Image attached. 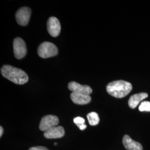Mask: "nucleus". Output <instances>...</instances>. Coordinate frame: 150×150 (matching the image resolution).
<instances>
[{
  "mask_svg": "<svg viewBox=\"0 0 150 150\" xmlns=\"http://www.w3.org/2000/svg\"><path fill=\"white\" fill-rule=\"evenodd\" d=\"M38 56L43 59L54 57L58 54V49L54 43L44 42L40 45L38 50Z\"/></svg>",
  "mask_w": 150,
  "mask_h": 150,
  "instance_id": "nucleus-3",
  "label": "nucleus"
},
{
  "mask_svg": "<svg viewBox=\"0 0 150 150\" xmlns=\"http://www.w3.org/2000/svg\"><path fill=\"white\" fill-rule=\"evenodd\" d=\"M28 150H49L43 146H36L30 148Z\"/></svg>",
  "mask_w": 150,
  "mask_h": 150,
  "instance_id": "nucleus-16",
  "label": "nucleus"
},
{
  "mask_svg": "<svg viewBox=\"0 0 150 150\" xmlns=\"http://www.w3.org/2000/svg\"><path fill=\"white\" fill-rule=\"evenodd\" d=\"M74 122L78 127H79L81 125L85 124V120H84V118H83L82 117H77L74 119Z\"/></svg>",
  "mask_w": 150,
  "mask_h": 150,
  "instance_id": "nucleus-15",
  "label": "nucleus"
},
{
  "mask_svg": "<svg viewBox=\"0 0 150 150\" xmlns=\"http://www.w3.org/2000/svg\"><path fill=\"white\" fill-rule=\"evenodd\" d=\"M139 111L141 112H150V102L149 101H144L142 102L139 106Z\"/></svg>",
  "mask_w": 150,
  "mask_h": 150,
  "instance_id": "nucleus-14",
  "label": "nucleus"
},
{
  "mask_svg": "<svg viewBox=\"0 0 150 150\" xmlns=\"http://www.w3.org/2000/svg\"><path fill=\"white\" fill-rule=\"evenodd\" d=\"M47 27L48 33L51 36L56 38L59 35L61 27L59 20L56 17H51L49 18Z\"/></svg>",
  "mask_w": 150,
  "mask_h": 150,
  "instance_id": "nucleus-7",
  "label": "nucleus"
},
{
  "mask_svg": "<svg viewBox=\"0 0 150 150\" xmlns=\"http://www.w3.org/2000/svg\"><path fill=\"white\" fill-rule=\"evenodd\" d=\"M31 14V8L27 7H23L20 8L16 13V21L20 25L26 26L29 22Z\"/></svg>",
  "mask_w": 150,
  "mask_h": 150,
  "instance_id": "nucleus-5",
  "label": "nucleus"
},
{
  "mask_svg": "<svg viewBox=\"0 0 150 150\" xmlns=\"http://www.w3.org/2000/svg\"><path fill=\"white\" fill-rule=\"evenodd\" d=\"M132 89L131 83L125 81H115L107 85L106 90L110 95L116 98L127 96Z\"/></svg>",
  "mask_w": 150,
  "mask_h": 150,
  "instance_id": "nucleus-2",
  "label": "nucleus"
},
{
  "mask_svg": "<svg viewBox=\"0 0 150 150\" xmlns=\"http://www.w3.org/2000/svg\"><path fill=\"white\" fill-rule=\"evenodd\" d=\"M54 145H55V146H56V145H57V143L54 142Z\"/></svg>",
  "mask_w": 150,
  "mask_h": 150,
  "instance_id": "nucleus-19",
  "label": "nucleus"
},
{
  "mask_svg": "<svg viewBox=\"0 0 150 150\" xmlns=\"http://www.w3.org/2000/svg\"><path fill=\"white\" fill-rule=\"evenodd\" d=\"M87 117L88 119V122L91 126H96L99 123L100 118L97 113L95 112L89 113L87 115Z\"/></svg>",
  "mask_w": 150,
  "mask_h": 150,
  "instance_id": "nucleus-13",
  "label": "nucleus"
},
{
  "mask_svg": "<svg viewBox=\"0 0 150 150\" xmlns=\"http://www.w3.org/2000/svg\"><path fill=\"white\" fill-rule=\"evenodd\" d=\"M13 52L17 59H22L27 53V48L26 43L21 38H16L14 39L13 43Z\"/></svg>",
  "mask_w": 150,
  "mask_h": 150,
  "instance_id": "nucleus-4",
  "label": "nucleus"
},
{
  "mask_svg": "<svg viewBox=\"0 0 150 150\" xmlns=\"http://www.w3.org/2000/svg\"><path fill=\"white\" fill-rule=\"evenodd\" d=\"M3 131H4L3 128H2V126H1V127H0V136H1V137L2 136V135L3 134Z\"/></svg>",
  "mask_w": 150,
  "mask_h": 150,
  "instance_id": "nucleus-18",
  "label": "nucleus"
},
{
  "mask_svg": "<svg viewBox=\"0 0 150 150\" xmlns=\"http://www.w3.org/2000/svg\"><path fill=\"white\" fill-rule=\"evenodd\" d=\"M78 127H79L81 130H84V129H86L87 126H86L85 124H83V125H81V126H80Z\"/></svg>",
  "mask_w": 150,
  "mask_h": 150,
  "instance_id": "nucleus-17",
  "label": "nucleus"
},
{
  "mask_svg": "<svg viewBox=\"0 0 150 150\" xmlns=\"http://www.w3.org/2000/svg\"><path fill=\"white\" fill-rule=\"evenodd\" d=\"M70 97L72 101L77 105H86L91 101V97L90 95L81 93L72 92Z\"/></svg>",
  "mask_w": 150,
  "mask_h": 150,
  "instance_id": "nucleus-10",
  "label": "nucleus"
},
{
  "mask_svg": "<svg viewBox=\"0 0 150 150\" xmlns=\"http://www.w3.org/2000/svg\"><path fill=\"white\" fill-rule=\"evenodd\" d=\"M148 97V94L145 92L134 94L131 96L129 100V106L134 109L137 106L139 102Z\"/></svg>",
  "mask_w": 150,
  "mask_h": 150,
  "instance_id": "nucleus-12",
  "label": "nucleus"
},
{
  "mask_svg": "<svg viewBox=\"0 0 150 150\" xmlns=\"http://www.w3.org/2000/svg\"><path fill=\"white\" fill-rule=\"evenodd\" d=\"M68 88L70 91H72V92L81 93L88 95H90L92 92V90L90 86L87 85H82L74 81L69 82L68 85Z\"/></svg>",
  "mask_w": 150,
  "mask_h": 150,
  "instance_id": "nucleus-9",
  "label": "nucleus"
},
{
  "mask_svg": "<svg viewBox=\"0 0 150 150\" xmlns=\"http://www.w3.org/2000/svg\"><path fill=\"white\" fill-rule=\"evenodd\" d=\"M59 123V118L54 115H47L41 119L39 128L41 131H46L48 129L57 126Z\"/></svg>",
  "mask_w": 150,
  "mask_h": 150,
  "instance_id": "nucleus-6",
  "label": "nucleus"
},
{
  "mask_svg": "<svg viewBox=\"0 0 150 150\" xmlns=\"http://www.w3.org/2000/svg\"><path fill=\"white\" fill-rule=\"evenodd\" d=\"M64 134V129L62 126H54L44 132L45 137L48 139H59Z\"/></svg>",
  "mask_w": 150,
  "mask_h": 150,
  "instance_id": "nucleus-8",
  "label": "nucleus"
},
{
  "mask_svg": "<svg viewBox=\"0 0 150 150\" xmlns=\"http://www.w3.org/2000/svg\"><path fill=\"white\" fill-rule=\"evenodd\" d=\"M1 72L4 77L16 84L23 85L28 81V76L24 71L11 65L3 66L1 69Z\"/></svg>",
  "mask_w": 150,
  "mask_h": 150,
  "instance_id": "nucleus-1",
  "label": "nucleus"
},
{
  "mask_svg": "<svg viewBox=\"0 0 150 150\" xmlns=\"http://www.w3.org/2000/svg\"><path fill=\"white\" fill-rule=\"evenodd\" d=\"M125 148L127 150H142L143 148L141 144L132 139L128 135H125L122 139Z\"/></svg>",
  "mask_w": 150,
  "mask_h": 150,
  "instance_id": "nucleus-11",
  "label": "nucleus"
}]
</instances>
